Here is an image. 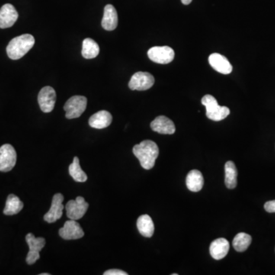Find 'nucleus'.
Masks as SVG:
<instances>
[{
  "label": "nucleus",
  "mask_w": 275,
  "mask_h": 275,
  "mask_svg": "<svg viewBox=\"0 0 275 275\" xmlns=\"http://www.w3.org/2000/svg\"><path fill=\"white\" fill-rule=\"evenodd\" d=\"M132 151L142 167L146 170L151 169L155 166V161L159 155L158 145L151 140H145L135 145Z\"/></svg>",
  "instance_id": "f257e3e1"
},
{
  "label": "nucleus",
  "mask_w": 275,
  "mask_h": 275,
  "mask_svg": "<svg viewBox=\"0 0 275 275\" xmlns=\"http://www.w3.org/2000/svg\"><path fill=\"white\" fill-rule=\"evenodd\" d=\"M34 37L30 34L22 35L10 41L7 48V55L12 60H19L24 57L34 46Z\"/></svg>",
  "instance_id": "f03ea898"
},
{
  "label": "nucleus",
  "mask_w": 275,
  "mask_h": 275,
  "mask_svg": "<svg viewBox=\"0 0 275 275\" xmlns=\"http://www.w3.org/2000/svg\"><path fill=\"white\" fill-rule=\"evenodd\" d=\"M201 103L206 107V116L211 120L216 122L222 120L230 113L228 107L219 106L217 100L212 95H205L202 98Z\"/></svg>",
  "instance_id": "7ed1b4c3"
},
{
  "label": "nucleus",
  "mask_w": 275,
  "mask_h": 275,
  "mask_svg": "<svg viewBox=\"0 0 275 275\" xmlns=\"http://www.w3.org/2000/svg\"><path fill=\"white\" fill-rule=\"evenodd\" d=\"M87 105V99L83 96H74L70 98L64 106L67 119L79 118L85 111Z\"/></svg>",
  "instance_id": "20e7f679"
},
{
  "label": "nucleus",
  "mask_w": 275,
  "mask_h": 275,
  "mask_svg": "<svg viewBox=\"0 0 275 275\" xmlns=\"http://www.w3.org/2000/svg\"><path fill=\"white\" fill-rule=\"evenodd\" d=\"M26 242L29 244V251L26 257L28 264H33L40 258V252L45 247V239L44 238H36L33 233H29L26 237Z\"/></svg>",
  "instance_id": "39448f33"
},
{
  "label": "nucleus",
  "mask_w": 275,
  "mask_h": 275,
  "mask_svg": "<svg viewBox=\"0 0 275 275\" xmlns=\"http://www.w3.org/2000/svg\"><path fill=\"white\" fill-rule=\"evenodd\" d=\"M17 155L15 148L10 144H5L0 148V171L8 172L17 164Z\"/></svg>",
  "instance_id": "423d86ee"
},
{
  "label": "nucleus",
  "mask_w": 275,
  "mask_h": 275,
  "mask_svg": "<svg viewBox=\"0 0 275 275\" xmlns=\"http://www.w3.org/2000/svg\"><path fill=\"white\" fill-rule=\"evenodd\" d=\"M174 50L168 46H155L148 50V56L155 63L167 65L171 63L174 58Z\"/></svg>",
  "instance_id": "0eeeda50"
},
{
  "label": "nucleus",
  "mask_w": 275,
  "mask_h": 275,
  "mask_svg": "<svg viewBox=\"0 0 275 275\" xmlns=\"http://www.w3.org/2000/svg\"><path fill=\"white\" fill-rule=\"evenodd\" d=\"M88 207L89 203L85 201L84 198L82 196H78L76 200H70L67 203L65 206L67 216L70 219L78 220L84 217Z\"/></svg>",
  "instance_id": "6e6552de"
},
{
  "label": "nucleus",
  "mask_w": 275,
  "mask_h": 275,
  "mask_svg": "<svg viewBox=\"0 0 275 275\" xmlns=\"http://www.w3.org/2000/svg\"><path fill=\"white\" fill-rule=\"evenodd\" d=\"M39 106L42 112L51 113L56 103V92L52 87H45L40 90L38 97Z\"/></svg>",
  "instance_id": "1a4fd4ad"
},
{
  "label": "nucleus",
  "mask_w": 275,
  "mask_h": 275,
  "mask_svg": "<svg viewBox=\"0 0 275 275\" xmlns=\"http://www.w3.org/2000/svg\"><path fill=\"white\" fill-rule=\"evenodd\" d=\"M155 84V78L148 72H137L132 75L129 83L132 90H147Z\"/></svg>",
  "instance_id": "9d476101"
},
{
  "label": "nucleus",
  "mask_w": 275,
  "mask_h": 275,
  "mask_svg": "<svg viewBox=\"0 0 275 275\" xmlns=\"http://www.w3.org/2000/svg\"><path fill=\"white\" fill-rule=\"evenodd\" d=\"M59 235L65 240H75L82 238L84 232L77 220L67 221L62 228H60Z\"/></svg>",
  "instance_id": "9b49d317"
},
{
  "label": "nucleus",
  "mask_w": 275,
  "mask_h": 275,
  "mask_svg": "<svg viewBox=\"0 0 275 275\" xmlns=\"http://www.w3.org/2000/svg\"><path fill=\"white\" fill-rule=\"evenodd\" d=\"M64 196L61 193H56L52 199V206L49 212L44 216V220L52 223L61 219L63 214L64 209Z\"/></svg>",
  "instance_id": "f8f14e48"
},
{
  "label": "nucleus",
  "mask_w": 275,
  "mask_h": 275,
  "mask_svg": "<svg viewBox=\"0 0 275 275\" xmlns=\"http://www.w3.org/2000/svg\"><path fill=\"white\" fill-rule=\"evenodd\" d=\"M18 18V12L15 7L12 4H5L0 9V29L12 27Z\"/></svg>",
  "instance_id": "ddd939ff"
},
{
  "label": "nucleus",
  "mask_w": 275,
  "mask_h": 275,
  "mask_svg": "<svg viewBox=\"0 0 275 275\" xmlns=\"http://www.w3.org/2000/svg\"><path fill=\"white\" fill-rule=\"evenodd\" d=\"M151 128L154 132L164 135H172L176 128L173 121L164 116H158L151 123Z\"/></svg>",
  "instance_id": "4468645a"
},
{
  "label": "nucleus",
  "mask_w": 275,
  "mask_h": 275,
  "mask_svg": "<svg viewBox=\"0 0 275 275\" xmlns=\"http://www.w3.org/2000/svg\"><path fill=\"white\" fill-rule=\"evenodd\" d=\"M209 63L214 70L222 74H230L232 66L225 57L220 54L214 53L209 55Z\"/></svg>",
  "instance_id": "2eb2a0df"
},
{
  "label": "nucleus",
  "mask_w": 275,
  "mask_h": 275,
  "mask_svg": "<svg viewBox=\"0 0 275 275\" xmlns=\"http://www.w3.org/2000/svg\"><path fill=\"white\" fill-rule=\"evenodd\" d=\"M229 243L225 238H219L214 240L209 246V252L212 258L221 260L228 254Z\"/></svg>",
  "instance_id": "dca6fc26"
},
{
  "label": "nucleus",
  "mask_w": 275,
  "mask_h": 275,
  "mask_svg": "<svg viewBox=\"0 0 275 275\" xmlns=\"http://www.w3.org/2000/svg\"><path fill=\"white\" fill-rule=\"evenodd\" d=\"M113 121V116L106 110L97 112L89 119V125L97 129H105L110 126Z\"/></svg>",
  "instance_id": "f3484780"
},
{
  "label": "nucleus",
  "mask_w": 275,
  "mask_h": 275,
  "mask_svg": "<svg viewBox=\"0 0 275 275\" xmlns=\"http://www.w3.org/2000/svg\"><path fill=\"white\" fill-rule=\"evenodd\" d=\"M118 26V14L113 5H106L104 8L102 26L106 31H113Z\"/></svg>",
  "instance_id": "a211bd4d"
},
{
  "label": "nucleus",
  "mask_w": 275,
  "mask_h": 275,
  "mask_svg": "<svg viewBox=\"0 0 275 275\" xmlns=\"http://www.w3.org/2000/svg\"><path fill=\"white\" fill-rule=\"evenodd\" d=\"M203 174L198 170H192L187 174L186 184L187 188L192 192H199L203 187Z\"/></svg>",
  "instance_id": "6ab92c4d"
},
{
  "label": "nucleus",
  "mask_w": 275,
  "mask_h": 275,
  "mask_svg": "<svg viewBox=\"0 0 275 275\" xmlns=\"http://www.w3.org/2000/svg\"><path fill=\"white\" fill-rule=\"evenodd\" d=\"M137 228L143 236L150 238L155 232V225L152 219L148 215H142L137 220Z\"/></svg>",
  "instance_id": "aec40b11"
},
{
  "label": "nucleus",
  "mask_w": 275,
  "mask_h": 275,
  "mask_svg": "<svg viewBox=\"0 0 275 275\" xmlns=\"http://www.w3.org/2000/svg\"><path fill=\"white\" fill-rule=\"evenodd\" d=\"M225 183L227 188L234 189L237 185V171L235 164L232 161H227L225 164Z\"/></svg>",
  "instance_id": "412c9836"
},
{
  "label": "nucleus",
  "mask_w": 275,
  "mask_h": 275,
  "mask_svg": "<svg viewBox=\"0 0 275 275\" xmlns=\"http://www.w3.org/2000/svg\"><path fill=\"white\" fill-rule=\"evenodd\" d=\"M23 206L24 204L18 196L14 194L9 195L4 210V214L7 216L16 215L23 209Z\"/></svg>",
  "instance_id": "4be33fe9"
},
{
  "label": "nucleus",
  "mask_w": 275,
  "mask_h": 275,
  "mask_svg": "<svg viewBox=\"0 0 275 275\" xmlns=\"http://www.w3.org/2000/svg\"><path fill=\"white\" fill-rule=\"evenodd\" d=\"M100 47L92 39H85L83 42L82 56L86 59H92L98 56Z\"/></svg>",
  "instance_id": "5701e85b"
},
{
  "label": "nucleus",
  "mask_w": 275,
  "mask_h": 275,
  "mask_svg": "<svg viewBox=\"0 0 275 275\" xmlns=\"http://www.w3.org/2000/svg\"><path fill=\"white\" fill-rule=\"evenodd\" d=\"M69 174L75 181H87V174L81 168V165H80V160L78 157H75L74 158L72 164L69 166Z\"/></svg>",
  "instance_id": "b1692460"
},
{
  "label": "nucleus",
  "mask_w": 275,
  "mask_h": 275,
  "mask_svg": "<svg viewBox=\"0 0 275 275\" xmlns=\"http://www.w3.org/2000/svg\"><path fill=\"white\" fill-rule=\"evenodd\" d=\"M251 243V235L244 233V232H240V233L237 234L232 241L234 248L239 252L246 251Z\"/></svg>",
  "instance_id": "393cba45"
},
{
  "label": "nucleus",
  "mask_w": 275,
  "mask_h": 275,
  "mask_svg": "<svg viewBox=\"0 0 275 275\" xmlns=\"http://www.w3.org/2000/svg\"><path fill=\"white\" fill-rule=\"evenodd\" d=\"M104 275H127L126 272L123 270H119V269H110V270H106L103 273Z\"/></svg>",
  "instance_id": "a878e982"
},
{
  "label": "nucleus",
  "mask_w": 275,
  "mask_h": 275,
  "mask_svg": "<svg viewBox=\"0 0 275 275\" xmlns=\"http://www.w3.org/2000/svg\"><path fill=\"white\" fill-rule=\"evenodd\" d=\"M264 209L268 212H275V200H270L264 204Z\"/></svg>",
  "instance_id": "bb28decb"
},
{
  "label": "nucleus",
  "mask_w": 275,
  "mask_h": 275,
  "mask_svg": "<svg viewBox=\"0 0 275 275\" xmlns=\"http://www.w3.org/2000/svg\"><path fill=\"white\" fill-rule=\"evenodd\" d=\"M181 2L183 5H189L191 4L192 0H181Z\"/></svg>",
  "instance_id": "cd10ccee"
},
{
  "label": "nucleus",
  "mask_w": 275,
  "mask_h": 275,
  "mask_svg": "<svg viewBox=\"0 0 275 275\" xmlns=\"http://www.w3.org/2000/svg\"><path fill=\"white\" fill-rule=\"evenodd\" d=\"M40 275H50V273H41Z\"/></svg>",
  "instance_id": "c85d7f7f"
}]
</instances>
